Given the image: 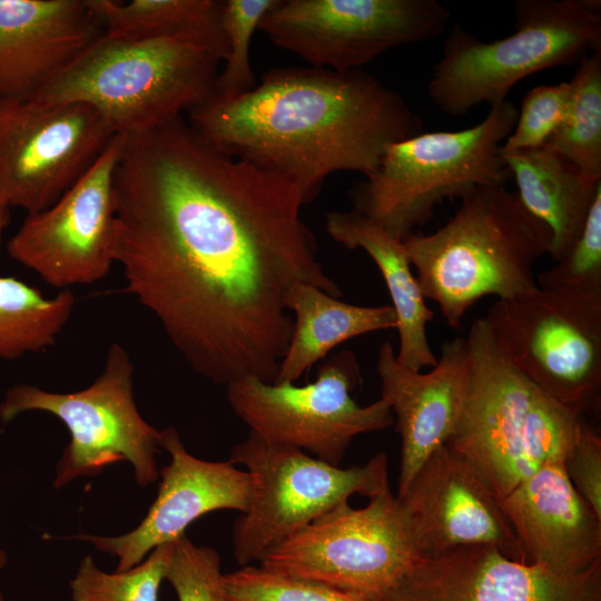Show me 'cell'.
Instances as JSON below:
<instances>
[{
  "label": "cell",
  "mask_w": 601,
  "mask_h": 601,
  "mask_svg": "<svg viewBox=\"0 0 601 601\" xmlns=\"http://www.w3.org/2000/svg\"><path fill=\"white\" fill-rule=\"evenodd\" d=\"M114 193L126 292L213 383H274L295 284L343 295L317 258L297 187L216 149L183 117L122 136Z\"/></svg>",
  "instance_id": "cell-1"
},
{
  "label": "cell",
  "mask_w": 601,
  "mask_h": 601,
  "mask_svg": "<svg viewBox=\"0 0 601 601\" xmlns=\"http://www.w3.org/2000/svg\"><path fill=\"white\" fill-rule=\"evenodd\" d=\"M189 126L221 152L293 183L306 205L336 171L365 176L386 148L421 132L401 93L362 69L273 68L236 97L210 95Z\"/></svg>",
  "instance_id": "cell-2"
},
{
  "label": "cell",
  "mask_w": 601,
  "mask_h": 601,
  "mask_svg": "<svg viewBox=\"0 0 601 601\" xmlns=\"http://www.w3.org/2000/svg\"><path fill=\"white\" fill-rule=\"evenodd\" d=\"M550 243L548 227L505 187L477 188L440 229L403 240L424 298L452 328L485 296L512 299L536 289L533 266Z\"/></svg>",
  "instance_id": "cell-3"
},
{
  "label": "cell",
  "mask_w": 601,
  "mask_h": 601,
  "mask_svg": "<svg viewBox=\"0 0 601 601\" xmlns=\"http://www.w3.org/2000/svg\"><path fill=\"white\" fill-rule=\"evenodd\" d=\"M466 342L470 384L446 445L501 501L545 463L565 460L581 416L510 363L483 317Z\"/></svg>",
  "instance_id": "cell-4"
},
{
  "label": "cell",
  "mask_w": 601,
  "mask_h": 601,
  "mask_svg": "<svg viewBox=\"0 0 601 601\" xmlns=\"http://www.w3.org/2000/svg\"><path fill=\"white\" fill-rule=\"evenodd\" d=\"M220 56L189 37L102 35L33 98L37 104L83 102L118 135L165 125L213 92Z\"/></svg>",
  "instance_id": "cell-5"
},
{
  "label": "cell",
  "mask_w": 601,
  "mask_h": 601,
  "mask_svg": "<svg viewBox=\"0 0 601 601\" xmlns=\"http://www.w3.org/2000/svg\"><path fill=\"white\" fill-rule=\"evenodd\" d=\"M518 118L505 100L475 126L420 132L390 145L377 168L349 191L355 211L403 242L428 223L437 205L512 179L501 147Z\"/></svg>",
  "instance_id": "cell-6"
},
{
  "label": "cell",
  "mask_w": 601,
  "mask_h": 601,
  "mask_svg": "<svg viewBox=\"0 0 601 601\" xmlns=\"http://www.w3.org/2000/svg\"><path fill=\"white\" fill-rule=\"evenodd\" d=\"M514 32L490 42L455 24L432 68L427 92L446 115L506 100L532 73L580 63L601 50L600 0H518Z\"/></svg>",
  "instance_id": "cell-7"
},
{
  "label": "cell",
  "mask_w": 601,
  "mask_h": 601,
  "mask_svg": "<svg viewBox=\"0 0 601 601\" xmlns=\"http://www.w3.org/2000/svg\"><path fill=\"white\" fill-rule=\"evenodd\" d=\"M32 411L56 416L70 434L56 466L55 489L78 477L96 476L121 461L132 465L141 487L159 480L160 431L138 411L134 365L121 345L110 344L101 373L81 391L55 393L22 383L11 386L0 403V420L6 424Z\"/></svg>",
  "instance_id": "cell-8"
},
{
  "label": "cell",
  "mask_w": 601,
  "mask_h": 601,
  "mask_svg": "<svg viewBox=\"0 0 601 601\" xmlns=\"http://www.w3.org/2000/svg\"><path fill=\"white\" fill-rule=\"evenodd\" d=\"M390 485L355 509L343 502L265 551L259 565L371 601H384L420 561Z\"/></svg>",
  "instance_id": "cell-9"
},
{
  "label": "cell",
  "mask_w": 601,
  "mask_h": 601,
  "mask_svg": "<svg viewBox=\"0 0 601 601\" xmlns=\"http://www.w3.org/2000/svg\"><path fill=\"white\" fill-rule=\"evenodd\" d=\"M483 318L540 388L581 417L600 408L601 290L538 287L497 299Z\"/></svg>",
  "instance_id": "cell-10"
},
{
  "label": "cell",
  "mask_w": 601,
  "mask_h": 601,
  "mask_svg": "<svg viewBox=\"0 0 601 601\" xmlns=\"http://www.w3.org/2000/svg\"><path fill=\"white\" fill-rule=\"evenodd\" d=\"M229 461L245 466L253 480L249 506L233 529L234 556L242 566L352 495L371 499L388 485L384 452L363 466L343 469L249 432L231 447Z\"/></svg>",
  "instance_id": "cell-11"
},
{
  "label": "cell",
  "mask_w": 601,
  "mask_h": 601,
  "mask_svg": "<svg viewBox=\"0 0 601 601\" xmlns=\"http://www.w3.org/2000/svg\"><path fill=\"white\" fill-rule=\"evenodd\" d=\"M362 381L356 354L334 353L304 386L246 376L226 385L234 413L262 440L295 447L338 465L357 435L394 424L386 400L358 405L352 392Z\"/></svg>",
  "instance_id": "cell-12"
},
{
  "label": "cell",
  "mask_w": 601,
  "mask_h": 601,
  "mask_svg": "<svg viewBox=\"0 0 601 601\" xmlns=\"http://www.w3.org/2000/svg\"><path fill=\"white\" fill-rule=\"evenodd\" d=\"M450 19L436 0H277L258 29L313 67L345 71L391 48L428 41Z\"/></svg>",
  "instance_id": "cell-13"
},
{
  "label": "cell",
  "mask_w": 601,
  "mask_h": 601,
  "mask_svg": "<svg viewBox=\"0 0 601 601\" xmlns=\"http://www.w3.org/2000/svg\"><path fill=\"white\" fill-rule=\"evenodd\" d=\"M116 135L88 104L0 101V206L28 214L48 208Z\"/></svg>",
  "instance_id": "cell-14"
},
{
  "label": "cell",
  "mask_w": 601,
  "mask_h": 601,
  "mask_svg": "<svg viewBox=\"0 0 601 601\" xmlns=\"http://www.w3.org/2000/svg\"><path fill=\"white\" fill-rule=\"evenodd\" d=\"M122 136L48 208L28 214L8 240L9 256L46 284L66 288L102 279L115 263L114 176Z\"/></svg>",
  "instance_id": "cell-15"
},
{
  "label": "cell",
  "mask_w": 601,
  "mask_h": 601,
  "mask_svg": "<svg viewBox=\"0 0 601 601\" xmlns=\"http://www.w3.org/2000/svg\"><path fill=\"white\" fill-rule=\"evenodd\" d=\"M160 449L170 462L159 470L158 493L141 522L131 531L101 536L80 533L68 539L91 543L100 552L116 556L115 571L140 563L155 548L185 534L197 519L218 510L246 512L253 494V480L245 470L228 461H205L191 455L178 431H160Z\"/></svg>",
  "instance_id": "cell-16"
},
{
  "label": "cell",
  "mask_w": 601,
  "mask_h": 601,
  "mask_svg": "<svg viewBox=\"0 0 601 601\" xmlns=\"http://www.w3.org/2000/svg\"><path fill=\"white\" fill-rule=\"evenodd\" d=\"M397 499L421 558L490 545L511 560L526 562L497 499L446 444L425 460Z\"/></svg>",
  "instance_id": "cell-17"
},
{
  "label": "cell",
  "mask_w": 601,
  "mask_h": 601,
  "mask_svg": "<svg viewBox=\"0 0 601 601\" xmlns=\"http://www.w3.org/2000/svg\"><path fill=\"white\" fill-rule=\"evenodd\" d=\"M384 601H601V560L561 575L490 545L464 546L421 558Z\"/></svg>",
  "instance_id": "cell-18"
},
{
  "label": "cell",
  "mask_w": 601,
  "mask_h": 601,
  "mask_svg": "<svg viewBox=\"0 0 601 601\" xmlns=\"http://www.w3.org/2000/svg\"><path fill=\"white\" fill-rule=\"evenodd\" d=\"M376 371L381 397L395 414L401 435V463L396 496H401L425 460L454 433L470 384L466 338L445 342L435 366L427 372L402 366L390 342L378 351Z\"/></svg>",
  "instance_id": "cell-19"
},
{
  "label": "cell",
  "mask_w": 601,
  "mask_h": 601,
  "mask_svg": "<svg viewBox=\"0 0 601 601\" xmlns=\"http://www.w3.org/2000/svg\"><path fill=\"white\" fill-rule=\"evenodd\" d=\"M102 35L87 0H0V101L33 98Z\"/></svg>",
  "instance_id": "cell-20"
},
{
  "label": "cell",
  "mask_w": 601,
  "mask_h": 601,
  "mask_svg": "<svg viewBox=\"0 0 601 601\" xmlns=\"http://www.w3.org/2000/svg\"><path fill=\"white\" fill-rule=\"evenodd\" d=\"M500 508L528 563L574 575L601 560V516L551 461L519 484Z\"/></svg>",
  "instance_id": "cell-21"
},
{
  "label": "cell",
  "mask_w": 601,
  "mask_h": 601,
  "mask_svg": "<svg viewBox=\"0 0 601 601\" xmlns=\"http://www.w3.org/2000/svg\"><path fill=\"white\" fill-rule=\"evenodd\" d=\"M326 230L348 249H363L380 269L396 314L400 347L397 362L410 370L435 366L426 326L434 317L427 307L403 242L355 210H333L326 215Z\"/></svg>",
  "instance_id": "cell-22"
},
{
  "label": "cell",
  "mask_w": 601,
  "mask_h": 601,
  "mask_svg": "<svg viewBox=\"0 0 601 601\" xmlns=\"http://www.w3.org/2000/svg\"><path fill=\"white\" fill-rule=\"evenodd\" d=\"M502 156L521 204L551 234L548 255L560 260L579 236L601 178L583 173L544 146Z\"/></svg>",
  "instance_id": "cell-23"
},
{
  "label": "cell",
  "mask_w": 601,
  "mask_h": 601,
  "mask_svg": "<svg viewBox=\"0 0 601 601\" xmlns=\"http://www.w3.org/2000/svg\"><path fill=\"white\" fill-rule=\"evenodd\" d=\"M286 306L293 329L274 383H295L343 342L397 324L392 305L348 304L307 283L292 287Z\"/></svg>",
  "instance_id": "cell-24"
},
{
  "label": "cell",
  "mask_w": 601,
  "mask_h": 601,
  "mask_svg": "<svg viewBox=\"0 0 601 601\" xmlns=\"http://www.w3.org/2000/svg\"><path fill=\"white\" fill-rule=\"evenodd\" d=\"M104 27L119 38L189 37L216 51L223 61L227 42L218 0H87Z\"/></svg>",
  "instance_id": "cell-25"
},
{
  "label": "cell",
  "mask_w": 601,
  "mask_h": 601,
  "mask_svg": "<svg viewBox=\"0 0 601 601\" xmlns=\"http://www.w3.org/2000/svg\"><path fill=\"white\" fill-rule=\"evenodd\" d=\"M75 303L70 289L45 297L16 277L0 276V359L13 361L53 345Z\"/></svg>",
  "instance_id": "cell-26"
},
{
  "label": "cell",
  "mask_w": 601,
  "mask_h": 601,
  "mask_svg": "<svg viewBox=\"0 0 601 601\" xmlns=\"http://www.w3.org/2000/svg\"><path fill=\"white\" fill-rule=\"evenodd\" d=\"M564 116L544 147L601 178V50L580 61Z\"/></svg>",
  "instance_id": "cell-27"
},
{
  "label": "cell",
  "mask_w": 601,
  "mask_h": 601,
  "mask_svg": "<svg viewBox=\"0 0 601 601\" xmlns=\"http://www.w3.org/2000/svg\"><path fill=\"white\" fill-rule=\"evenodd\" d=\"M174 542L155 548L140 563L126 571L108 573L86 555L69 587L72 601H159Z\"/></svg>",
  "instance_id": "cell-28"
},
{
  "label": "cell",
  "mask_w": 601,
  "mask_h": 601,
  "mask_svg": "<svg viewBox=\"0 0 601 601\" xmlns=\"http://www.w3.org/2000/svg\"><path fill=\"white\" fill-rule=\"evenodd\" d=\"M277 0H225L221 26L227 42V55L219 71L213 96L230 98L252 90L255 75L250 63V41L264 16Z\"/></svg>",
  "instance_id": "cell-29"
},
{
  "label": "cell",
  "mask_w": 601,
  "mask_h": 601,
  "mask_svg": "<svg viewBox=\"0 0 601 601\" xmlns=\"http://www.w3.org/2000/svg\"><path fill=\"white\" fill-rule=\"evenodd\" d=\"M224 587L227 601H371L250 564L224 574Z\"/></svg>",
  "instance_id": "cell-30"
},
{
  "label": "cell",
  "mask_w": 601,
  "mask_h": 601,
  "mask_svg": "<svg viewBox=\"0 0 601 601\" xmlns=\"http://www.w3.org/2000/svg\"><path fill=\"white\" fill-rule=\"evenodd\" d=\"M541 288L601 290V187L584 225L564 256L536 278Z\"/></svg>",
  "instance_id": "cell-31"
},
{
  "label": "cell",
  "mask_w": 601,
  "mask_h": 601,
  "mask_svg": "<svg viewBox=\"0 0 601 601\" xmlns=\"http://www.w3.org/2000/svg\"><path fill=\"white\" fill-rule=\"evenodd\" d=\"M165 580L178 601H227L218 552L195 544L186 534L174 541Z\"/></svg>",
  "instance_id": "cell-32"
},
{
  "label": "cell",
  "mask_w": 601,
  "mask_h": 601,
  "mask_svg": "<svg viewBox=\"0 0 601 601\" xmlns=\"http://www.w3.org/2000/svg\"><path fill=\"white\" fill-rule=\"evenodd\" d=\"M570 82L542 85L529 90L512 132L504 140L501 152L542 147L561 122L570 96Z\"/></svg>",
  "instance_id": "cell-33"
},
{
  "label": "cell",
  "mask_w": 601,
  "mask_h": 601,
  "mask_svg": "<svg viewBox=\"0 0 601 601\" xmlns=\"http://www.w3.org/2000/svg\"><path fill=\"white\" fill-rule=\"evenodd\" d=\"M564 467L574 489L601 516V436L584 417Z\"/></svg>",
  "instance_id": "cell-34"
},
{
  "label": "cell",
  "mask_w": 601,
  "mask_h": 601,
  "mask_svg": "<svg viewBox=\"0 0 601 601\" xmlns=\"http://www.w3.org/2000/svg\"><path fill=\"white\" fill-rule=\"evenodd\" d=\"M10 218H11L10 209L7 207L0 206V245L2 242L3 233L10 223Z\"/></svg>",
  "instance_id": "cell-35"
},
{
  "label": "cell",
  "mask_w": 601,
  "mask_h": 601,
  "mask_svg": "<svg viewBox=\"0 0 601 601\" xmlns=\"http://www.w3.org/2000/svg\"><path fill=\"white\" fill-rule=\"evenodd\" d=\"M8 556L4 550L0 546V571L6 566Z\"/></svg>",
  "instance_id": "cell-36"
},
{
  "label": "cell",
  "mask_w": 601,
  "mask_h": 601,
  "mask_svg": "<svg viewBox=\"0 0 601 601\" xmlns=\"http://www.w3.org/2000/svg\"><path fill=\"white\" fill-rule=\"evenodd\" d=\"M0 601H4V595L1 590H0Z\"/></svg>",
  "instance_id": "cell-37"
}]
</instances>
